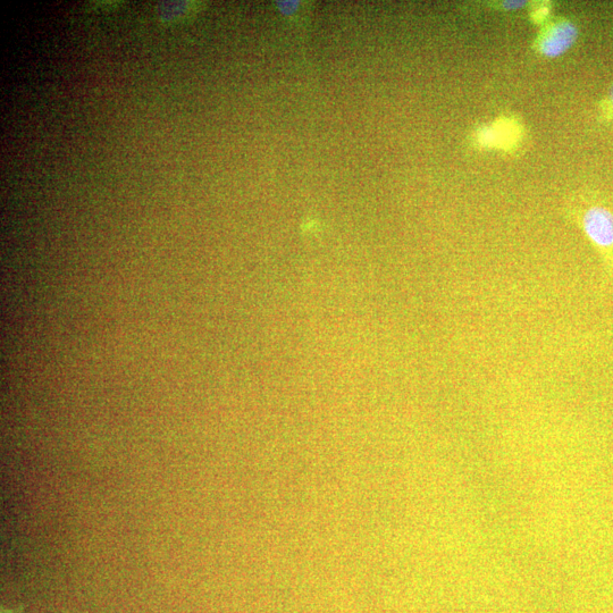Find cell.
I'll return each mask as SVG.
<instances>
[{
	"label": "cell",
	"instance_id": "cell-5",
	"mask_svg": "<svg viewBox=\"0 0 613 613\" xmlns=\"http://www.w3.org/2000/svg\"><path fill=\"white\" fill-rule=\"evenodd\" d=\"M476 139L478 144H480L483 148H495V138L494 132L491 125H486V127H482L476 133Z\"/></svg>",
	"mask_w": 613,
	"mask_h": 613
},
{
	"label": "cell",
	"instance_id": "cell-3",
	"mask_svg": "<svg viewBox=\"0 0 613 613\" xmlns=\"http://www.w3.org/2000/svg\"><path fill=\"white\" fill-rule=\"evenodd\" d=\"M494 138L495 148L510 149L517 145V142L522 137V130H520L519 124L510 119L499 120L491 125Z\"/></svg>",
	"mask_w": 613,
	"mask_h": 613
},
{
	"label": "cell",
	"instance_id": "cell-1",
	"mask_svg": "<svg viewBox=\"0 0 613 613\" xmlns=\"http://www.w3.org/2000/svg\"><path fill=\"white\" fill-rule=\"evenodd\" d=\"M574 217L587 240L598 251L604 265L608 270L613 271L612 209L599 201H591V203L578 207Z\"/></svg>",
	"mask_w": 613,
	"mask_h": 613
},
{
	"label": "cell",
	"instance_id": "cell-6",
	"mask_svg": "<svg viewBox=\"0 0 613 613\" xmlns=\"http://www.w3.org/2000/svg\"><path fill=\"white\" fill-rule=\"evenodd\" d=\"M551 6L549 4H536L531 12V19L536 24H542L549 19Z\"/></svg>",
	"mask_w": 613,
	"mask_h": 613
},
{
	"label": "cell",
	"instance_id": "cell-7",
	"mask_svg": "<svg viewBox=\"0 0 613 613\" xmlns=\"http://www.w3.org/2000/svg\"><path fill=\"white\" fill-rule=\"evenodd\" d=\"M526 5L525 2H505L502 3L503 8H505V10H519V8H522Z\"/></svg>",
	"mask_w": 613,
	"mask_h": 613
},
{
	"label": "cell",
	"instance_id": "cell-2",
	"mask_svg": "<svg viewBox=\"0 0 613 613\" xmlns=\"http://www.w3.org/2000/svg\"><path fill=\"white\" fill-rule=\"evenodd\" d=\"M579 30L574 22L559 19L547 25L536 38L537 53L547 58H558L574 47Z\"/></svg>",
	"mask_w": 613,
	"mask_h": 613
},
{
	"label": "cell",
	"instance_id": "cell-4",
	"mask_svg": "<svg viewBox=\"0 0 613 613\" xmlns=\"http://www.w3.org/2000/svg\"><path fill=\"white\" fill-rule=\"evenodd\" d=\"M599 114L602 121L613 123V83L606 97L601 100Z\"/></svg>",
	"mask_w": 613,
	"mask_h": 613
}]
</instances>
